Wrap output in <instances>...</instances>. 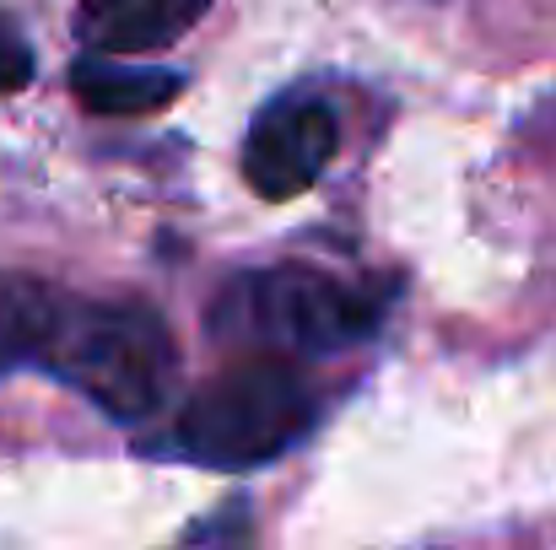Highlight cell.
Returning <instances> with one entry per match:
<instances>
[{
    "label": "cell",
    "instance_id": "cell-4",
    "mask_svg": "<svg viewBox=\"0 0 556 550\" xmlns=\"http://www.w3.org/2000/svg\"><path fill=\"white\" fill-rule=\"evenodd\" d=\"M341 146L336 108L314 92H281L260 108V119L243 136V179L265 200H292L314 189Z\"/></svg>",
    "mask_w": 556,
    "mask_h": 550
},
{
    "label": "cell",
    "instance_id": "cell-3",
    "mask_svg": "<svg viewBox=\"0 0 556 550\" xmlns=\"http://www.w3.org/2000/svg\"><path fill=\"white\" fill-rule=\"evenodd\" d=\"M314 421L308 383L281 357H249L211 378L174 421V448L211 470H254L287 453Z\"/></svg>",
    "mask_w": 556,
    "mask_h": 550
},
{
    "label": "cell",
    "instance_id": "cell-1",
    "mask_svg": "<svg viewBox=\"0 0 556 550\" xmlns=\"http://www.w3.org/2000/svg\"><path fill=\"white\" fill-rule=\"evenodd\" d=\"M54 378L81 388L103 415L114 421H147L174 383V341L168 324L136 303H65L54 335L43 346V362Z\"/></svg>",
    "mask_w": 556,
    "mask_h": 550
},
{
    "label": "cell",
    "instance_id": "cell-7",
    "mask_svg": "<svg viewBox=\"0 0 556 550\" xmlns=\"http://www.w3.org/2000/svg\"><path fill=\"white\" fill-rule=\"evenodd\" d=\"M60 319V292L27 270H0V378L38 367Z\"/></svg>",
    "mask_w": 556,
    "mask_h": 550
},
{
    "label": "cell",
    "instance_id": "cell-6",
    "mask_svg": "<svg viewBox=\"0 0 556 550\" xmlns=\"http://www.w3.org/2000/svg\"><path fill=\"white\" fill-rule=\"evenodd\" d=\"M71 92L92 114H157L185 92V76L157 71V65H119L109 54H87L71 71Z\"/></svg>",
    "mask_w": 556,
    "mask_h": 550
},
{
    "label": "cell",
    "instance_id": "cell-5",
    "mask_svg": "<svg viewBox=\"0 0 556 550\" xmlns=\"http://www.w3.org/2000/svg\"><path fill=\"white\" fill-rule=\"evenodd\" d=\"M211 11V0H81L76 33L92 54H157L174 49Z\"/></svg>",
    "mask_w": 556,
    "mask_h": 550
},
{
    "label": "cell",
    "instance_id": "cell-8",
    "mask_svg": "<svg viewBox=\"0 0 556 550\" xmlns=\"http://www.w3.org/2000/svg\"><path fill=\"white\" fill-rule=\"evenodd\" d=\"M27 81H33V49L16 33V22L0 11V92H16Z\"/></svg>",
    "mask_w": 556,
    "mask_h": 550
},
{
    "label": "cell",
    "instance_id": "cell-2",
    "mask_svg": "<svg viewBox=\"0 0 556 550\" xmlns=\"http://www.w3.org/2000/svg\"><path fill=\"white\" fill-rule=\"evenodd\" d=\"M378 324V303L363 286H346L308 265H276L232 281L216 308L211 330L227 346H249L260 357H325L357 346Z\"/></svg>",
    "mask_w": 556,
    "mask_h": 550
}]
</instances>
